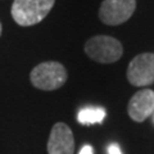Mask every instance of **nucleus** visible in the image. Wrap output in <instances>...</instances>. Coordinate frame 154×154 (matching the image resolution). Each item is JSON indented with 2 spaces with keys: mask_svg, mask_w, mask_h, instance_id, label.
<instances>
[{
  "mask_svg": "<svg viewBox=\"0 0 154 154\" xmlns=\"http://www.w3.org/2000/svg\"><path fill=\"white\" fill-rule=\"evenodd\" d=\"M30 80L36 89L51 91L64 85L67 81V71L59 62H44L31 71Z\"/></svg>",
  "mask_w": 154,
  "mask_h": 154,
  "instance_id": "f03ea898",
  "label": "nucleus"
},
{
  "mask_svg": "<svg viewBox=\"0 0 154 154\" xmlns=\"http://www.w3.org/2000/svg\"><path fill=\"white\" fill-rule=\"evenodd\" d=\"M127 80L134 86H148L154 82V53H143L130 62Z\"/></svg>",
  "mask_w": 154,
  "mask_h": 154,
  "instance_id": "39448f33",
  "label": "nucleus"
},
{
  "mask_svg": "<svg viewBox=\"0 0 154 154\" xmlns=\"http://www.w3.org/2000/svg\"><path fill=\"white\" fill-rule=\"evenodd\" d=\"M55 0H14L12 5V17L17 25L28 27L40 23L51 8Z\"/></svg>",
  "mask_w": 154,
  "mask_h": 154,
  "instance_id": "f257e3e1",
  "label": "nucleus"
},
{
  "mask_svg": "<svg viewBox=\"0 0 154 154\" xmlns=\"http://www.w3.org/2000/svg\"><path fill=\"white\" fill-rule=\"evenodd\" d=\"M136 9V0H104L99 18L108 26H118L128 21Z\"/></svg>",
  "mask_w": 154,
  "mask_h": 154,
  "instance_id": "20e7f679",
  "label": "nucleus"
},
{
  "mask_svg": "<svg viewBox=\"0 0 154 154\" xmlns=\"http://www.w3.org/2000/svg\"><path fill=\"white\" fill-rule=\"evenodd\" d=\"M2 31H3V27H2V23H0V36H2Z\"/></svg>",
  "mask_w": 154,
  "mask_h": 154,
  "instance_id": "9b49d317",
  "label": "nucleus"
},
{
  "mask_svg": "<svg viewBox=\"0 0 154 154\" xmlns=\"http://www.w3.org/2000/svg\"><path fill=\"white\" fill-rule=\"evenodd\" d=\"M75 140L71 128L63 122L55 123L51 128L49 141H48V153L49 154H73Z\"/></svg>",
  "mask_w": 154,
  "mask_h": 154,
  "instance_id": "423d86ee",
  "label": "nucleus"
},
{
  "mask_svg": "<svg viewBox=\"0 0 154 154\" xmlns=\"http://www.w3.org/2000/svg\"><path fill=\"white\" fill-rule=\"evenodd\" d=\"M85 53L98 63H114L123 54L122 44L112 36L99 35L89 38L85 44Z\"/></svg>",
  "mask_w": 154,
  "mask_h": 154,
  "instance_id": "7ed1b4c3",
  "label": "nucleus"
},
{
  "mask_svg": "<svg viewBox=\"0 0 154 154\" xmlns=\"http://www.w3.org/2000/svg\"><path fill=\"white\" fill-rule=\"evenodd\" d=\"M128 116L135 122H143L154 112V91L143 89L137 91L128 102Z\"/></svg>",
  "mask_w": 154,
  "mask_h": 154,
  "instance_id": "0eeeda50",
  "label": "nucleus"
},
{
  "mask_svg": "<svg viewBox=\"0 0 154 154\" xmlns=\"http://www.w3.org/2000/svg\"><path fill=\"white\" fill-rule=\"evenodd\" d=\"M105 109L102 107H86L77 114V121L84 126H90L95 123H102L105 118Z\"/></svg>",
  "mask_w": 154,
  "mask_h": 154,
  "instance_id": "6e6552de",
  "label": "nucleus"
},
{
  "mask_svg": "<svg viewBox=\"0 0 154 154\" xmlns=\"http://www.w3.org/2000/svg\"><path fill=\"white\" fill-rule=\"evenodd\" d=\"M107 150H108V154H122L121 148H119V145H118V144H116V143L109 144L108 148H107Z\"/></svg>",
  "mask_w": 154,
  "mask_h": 154,
  "instance_id": "1a4fd4ad",
  "label": "nucleus"
},
{
  "mask_svg": "<svg viewBox=\"0 0 154 154\" xmlns=\"http://www.w3.org/2000/svg\"><path fill=\"white\" fill-rule=\"evenodd\" d=\"M93 153H94L93 146L91 145H85V146L81 148V150H80L79 154H93Z\"/></svg>",
  "mask_w": 154,
  "mask_h": 154,
  "instance_id": "9d476101",
  "label": "nucleus"
}]
</instances>
